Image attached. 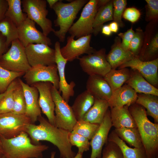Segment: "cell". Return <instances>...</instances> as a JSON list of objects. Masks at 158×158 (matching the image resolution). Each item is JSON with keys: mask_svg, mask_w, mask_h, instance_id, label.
Returning <instances> with one entry per match:
<instances>
[{"mask_svg": "<svg viewBox=\"0 0 158 158\" xmlns=\"http://www.w3.org/2000/svg\"><path fill=\"white\" fill-rule=\"evenodd\" d=\"M24 74L23 73L15 72L8 70L0 66V93L5 92L13 81Z\"/></svg>", "mask_w": 158, "mask_h": 158, "instance_id": "74e56055", "label": "cell"}, {"mask_svg": "<svg viewBox=\"0 0 158 158\" xmlns=\"http://www.w3.org/2000/svg\"><path fill=\"white\" fill-rule=\"evenodd\" d=\"M102 33L106 36H110L111 33L109 25H104L102 27L101 30Z\"/></svg>", "mask_w": 158, "mask_h": 158, "instance_id": "c3c4849f", "label": "cell"}, {"mask_svg": "<svg viewBox=\"0 0 158 158\" xmlns=\"http://www.w3.org/2000/svg\"><path fill=\"white\" fill-rule=\"evenodd\" d=\"M2 158H5L3 156V157Z\"/></svg>", "mask_w": 158, "mask_h": 158, "instance_id": "9f6ffc18", "label": "cell"}, {"mask_svg": "<svg viewBox=\"0 0 158 158\" xmlns=\"http://www.w3.org/2000/svg\"><path fill=\"white\" fill-rule=\"evenodd\" d=\"M109 25L111 32L116 33L118 32L119 26L116 22H112L110 23Z\"/></svg>", "mask_w": 158, "mask_h": 158, "instance_id": "681fc988", "label": "cell"}, {"mask_svg": "<svg viewBox=\"0 0 158 158\" xmlns=\"http://www.w3.org/2000/svg\"><path fill=\"white\" fill-rule=\"evenodd\" d=\"M35 23L28 17L17 26L18 38L20 42L25 47L32 44H52L50 39L36 28Z\"/></svg>", "mask_w": 158, "mask_h": 158, "instance_id": "5bb4252c", "label": "cell"}, {"mask_svg": "<svg viewBox=\"0 0 158 158\" xmlns=\"http://www.w3.org/2000/svg\"><path fill=\"white\" fill-rule=\"evenodd\" d=\"M128 106L114 107L110 110L112 126L115 128H137L135 121L128 110Z\"/></svg>", "mask_w": 158, "mask_h": 158, "instance_id": "cb8c5ba5", "label": "cell"}, {"mask_svg": "<svg viewBox=\"0 0 158 158\" xmlns=\"http://www.w3.org/2000/svg\"><path fill=\"white\" fill-rule=\"evenodd\" d=\"M47 4L45 0H22L23 12L28 18L40 26L43 33L47 36L55 30L52 28V21L47 17L48 13Z\"/></svg>", "mask_w": 158, "mask_h": 158, "instance_id": "8992f818", "label": "cell"}, {"mask_svg": "<svg viewBox=\"0 0 158 158\" xmlns=\"http://www.w3.org/2000/svg\"><path fill=\"white\" fill-rule=\"evenodd\" d=\"M128 110L135 121L148 158L157 157L158 123L150 121L145 108L136 103L130 106Z\"/></svg>", "mask_w": 158, "mask_h": 158, "instance_id": "7a4b0ae2", "label": "cell"}, {"mask_svg": "<svg viewBox=\"0 0 158 158\" xmlns=\"http://www.w3.org/2000/svg\"><path fill=\"white\" fill-rule=\"evenodd\" d=\"M113 20L119 27L122 28L124 24L122 20V16L127 5L126 0H113Z\"/></svg>", "mask_w": 158, "mask_h": 158, "instance_id": "60d3db41", "label": "cell"}, {"mask_svg": "<svg viewBox=\"0 0 158 158\" xmlns=\"http://www.w3.org/2000/svg\"><path fill=\"white\" fill-rule=\"evenodd\" d=\"M98 0H90L85 5L80 18L68 31L71 35L78 39L92 34L93 25L98 8Z\"/></svg>", "mask_w": 158, "mask_h": 158, "instance_id": "9c48e42d", "label": "cell"}, {"mask_svg": "<svg viewBox=\"0 0 158 158\" xmlns=\"http://www.w3.org/2000/svg\"><path fill=\"white\" fill-rule=\"evenodd\" d=\"M92 35L80 37L76 40L73 36L67 38L66 45L60 48L61 53L67 61H72L82 54H89L96 50L90 44Z\"/></svg>", "mask_w": 158, "mask_h": 158, "instance_id": "7c38bea8", "label": "cell"}, {"mask_svg": "<svg viewBox=\"0 0 158 158\" xmlns=\"http://www.w3.org/2000/svg\"><path fill=\"white\" fill-rule=\"evenodd\" d=\"M147 4L145 6V20L147 21L158 20V0H145Z\"/></svg>", "mask_w": 158, "mask_h": 158, "instance_id": "7bdbcfd3", "label": "cell"}, {"mask_svg": "<svg viewBox=\"0 0 158 158\" xmlns=\"http://www.w3.org/2000/svg\"><path fill=\"white\" fill-rule=\"evenodd\" d=\"M8 7L6 0H0V21L5 17Z\"/></svg>", "mask_w": 158, "mask_h": 158, "instance_id": "7dc6e473", "label": "cell"}, {"mask_svg": "<svg viewBox=\"0 0 158 158\" xmlns=\"http://www.w3.org/2000/svg\"><path fill=\"white\" fill-rule=\"evenodd\" d=\"M26 56L31 67L56 64L55 50L44 44H32L25 47Z\"/></svg>", "mask_w": 158, "mask_h": 158, "instance_id": "4fadbf2b", "label": "cell"}, {"mask_svg": "<svg viewBox=\"0 0 158 158\" xmlns=\"http://www.w3.org/2000/svg\"><path fill=\"white\" fill-rule=\"evenodd\" d=\"M134 33L135 31L131 27L126 31L123 33L120 32L118 34V37L122 39L121 46L124 49L129 50L130 44Z\"/></svg>", "mask_w": 158, "mask_h": 158, "instance_id": "ee69618b", "label": "cell"}, {"mask_svg": "<svg viewBox=\"0 0 158 158\" xmlns=\"http://www.w3.org/2000/svg\"><path fill=\"white\" fill-rule=\"evenodd\" d=\"M6 90L4 93H0V99L6 94Z\"/></svg>", "mask_w": 158, "mask_h": 158, "instance_id": "11a10c76", "label": "cell"}, {"mask_svg": "<svg viewBox=\"0 0 158 158\" xmlns=\"http://www.w3.org/2000/svg\"><path fill=\"white\" fill-rule=\"evenodd\" d=\"M87 0H75L69 3L59 0L53 7L57 17L54 21L59 30L53 32L60 42L65 41L66 35L73 25L78 12L88 1Z\"/></svg>", "mask_w": 158, "mask_h": 158, "instance_id": "277c9868", "label": "cell"}, {"mask_svg": "<svg viewBox=\"0 0 158 158\" xmlns=\"http://www.w3.org/2000/svg\"><path fill=\"white\" fill-rule=\"evenodd\" d=\"M68 139L71 145L75 146L78 149V152L83 154L89 150L90 146L89 140L87 138L77 133L70 132Z\"/></svg>", "mask_w": 158, "mask_h": 158, "instance_id": "f35d334b", "label": "cell"}, {"mask_svg": "<svg viewBox=\"0 0 158 158\" xmlns=\"http://www.w3.org/2000/svg\"><path fill=\"white\" fill-rule=\"evenodd\" d=\"M1 139L5 158H42L43 152L49 148L45 145L33 143L25 132L11 138L1 137Z\"/></svg>", "mask_w": 158, "mask_h": 158, "instance_id": "3957f363", "label": "cell"}, {"mask_svg": "<svg viewBox=\"0 0 158 158\" xmlns=\"http://www.w3.org/2000/svg\"><path fill=\"white\" fill-rule=\"evenodd\" d=\"M51 92L55 104V126L71 132L77 121L71 107L63 99L58 90L53 85Z\"/></svg>", "mask_w": 158, "mask_h": 158, "instance_id": "52a82bcc", "label": "cell"}, {"mask_svg": "<svg viewBox=\"0 0 158 158\" xmlns=\"http://www.w3.org/2000/svg\"><path fill=\"white\" fill-rule=\"evenodd\" d=\"M144 32L140 28H137L130 42L129 51L138 57L142 46Z\"/></svg>", "mask_w": 158, "mask_h": 158, "instance_id": "ab89813d", "label": "cell"}, {"mask_svg": "<svg viewBox=\"0 0 158 158\" xmlns=\"http://www.w3.org/2000/svg\"><path fill=\"white\" fill-rule=\"evenodd\" d=\"M0 32L6 37L8 47L13 41L18 39L17 26L5 16L0 21Z\"/></svg>", "mask_w": 158, "mask_h": 158, "instance_id": "836d02e7", "label": "cell"}, {"mask_svg": "<svg viewBox=\"0 0 158 158\" xmlns=\"http://www.w3.org/2000/svg\"><path fill=\"white\" fill-rule=\"evenodd\" d=\"M128 67L138 71L148 82L158 88V58L150 61H142L135 57L120 66L118 69Z\"/></svg>", "mask_w": 158, "mask_h": 158, "instance_id": "2e32d148", "label": "cell"}, {"mask_svg": "<svg viewBox=\"0 0 158 158\" xmlns=\"http://www.w3.org/2000/svg\"><path fill=\"white\" fill-rule=\"evenodd\" d=\"M37 120L39 125L31 123L25 130L33 143L39 144L40 141L50 142L57 147L61 158H73L75 155L69 140L70 132L53 125L42 115Z\"/></svg>", "mask_w": 158, "mask_h": 158, "instance_id": "6da1fadb", "label": "cell"}, {"mask_svg": "<svg viewBox=\"0 0 158 158\" xmlns=\"http://www.w3.org/2000/svg\"><path fill=\"white\" fill-rule=\"evenodd\" d=\"M102 156L101 158H123L119 147L113 142L108 141L105 144L102 150Z\"/></svg>", "mask_w": 158, "mask_h": 158, "instance_id": "b9f144b4", "label": "cell"}, {"mask_svg": "<svg viewBox=\"0 0 158 158\" xmlns=\"http://www.w3.org/2000/svg\"><path fill=\"white\" fill-rule=\"evenodd\" d=\"M32 123L25 114L20 115L12 112L0 114V136L10 139L25 132L28 125Z\"/></svg>", "mask_w": 158, "mask_h": 158, "instance_id": "ba28073f", "label": "cell"}, {"mask_svg": "<svg viewBox=\"0 0 158 158\" xmlns=\"http://www.w3.org/2000/svg\"><path fill=\"white\" fill-rule=\"evenodd\" d=\"M98 7L93 25L92 34L95 36L101 31L104 23L113 20V0H108L106 4Z\"/></svg>", "mask_w": 158, "mask_h": 158, "instance_id": "83f0119b", "label": "cell"}, {"mask_svg": "<svg viewBox=\"0 0 158 158\" xmlns=\"http://www.w3.org/2000/svg\"><path fill=\"white\" fill-rule=\"evenodd\" d=\"M59 0H47V2L50 8H52L59 1Z\"/></svg>", "mask_w": 158, "mask_h": 158, "instance_id": "f907efd6", "label": "cell"}, {"mask_svg": "<svg viewBox=\"0 0 158 158\" xmlns=\"http://www.w3.org/2000/svg\"><path fill=\"white\" fill-rule=\"evenodd\" d=\"M8 5L5 16L9 18L18 26L27 18L21 8V0H6Z\"/></svg>", "mask_w": 158, "mask_h": 158, "instance_id": "d6a6232c", "label": "cell"}, {"mask_svg": "<svg viewBox=\"0 0 158 158\" xmlns=\"http://www.w3.org/2000/svg\"><path fill=\"white\" fill-rule=\"evenodd\" d=\"M147 109L146 114L152 117L155 123H158V96L142 93L138 94L135 102Z\"/></svg>", "mask_w": 158, "mask_h": 158, "instance_id": "4dcf8cb0", "label": "cell"}, {"mask_svg": "<svg viewBox=\"0 0 158 158\" xmlns=\"http://www.w3.org/2000/svg\"><path fill=\"white\" fill-rule=\"evenodd\" d=\"M100 124L92 123L82 119L77 121L71 132L77 133L91 140Z\"/></svg>", "mask_w": 158, "mask_h": 158, "instance_id": "e575fe53", "label": "cell"}, {"mask_svg": "<svg viewBox=\"0 0 158 158\" xmlns=\"http://www.w3.org/2000/svg\"><path fill=\"white\" fill-rule=\"evenodd\" d=\"M157 20L150 21L147 27V29L144 32L142 46L138 57L142 61H150L158 58Z\"/></svg>", "mask_w": 158, "mask_h": 158, "instance_id": "9a60e30c", "label": "cell"}, {"mask_svg": "<svg viewBox=\"0 0 158 158\" xmlns=\"http://www.w3.org/2000/svg\"><path fill=\"white\" fill-rule=\"evenodd\" d=\"M3 157V153L2 145V142L1 139V137L0 136V158H2Z\"/></svg>", "mask_w": 158, "mask_h": 158, "instance_id": "816d5d0a", "label": "cell"}, {"mask_svg": "<svg viewBox=\"0 0 158 158\" xmlns=\"http://www.w3.org/2000/svg\"><path fill=\"white\" fill-rule=\"evenodd\" d=\"M131 70L127 68L117 70L111 69L103 77L112 92L121 87L129 79Z\"/></svg>", "mask_w": 158, "mask_h": 158, "instance_id": "f546056e", "label": "cell"}, {"mask_svg": "<svg viewBox=\"0 0 158 158\" xmlns=\"http://www.w3.org/2000/svg\"><path fill=\"white\" fill-rule=\"evenodd\" d=\"M155 158H158V157H156Z\"/></svg>", "mask_w": 158, "mask_h": 158, "instance_id": "6f0895ef", "label": "cell"}, {"mask_svg": "<svg viewBox=\"0 0 158 158\" xmlns=\"http://www.w3.org/2000/svg\"><path fill=\"white\" fill-rule=\"evenodd\" d=\"M138 94L130 86L126 84L112 92L108 101L110 108L114 107L129 106L135 103Z\"/></svg>", "mask_w": 158, "mask_h": 158, "instance_id": "603a6c76", "label": "cell"}, {"mask_svg": "<svg viewBox=\"0 0 158 158\" xmlns=\"http://www.w3.org/2000/svg\"><path fill=\"white\" fill-rule=\"evenodd\" d=\"M26 84L31 86L39 82H49L57 89L59 88V77L56 64L31 67L23 76Z\"/></svg>", "mask_w": 158, "mask_h": 158, "instance_id": "8fae6325", "label": "cell"}, {"mask_svg": "<svg viewBox=\"0 0 158 158\" xmlns=\"http://www.w3.org/2000/svg\"><path fill=\"white\" fill-rule=\"evenodd\" d=\"M13 106L12 112L18 114H25L26 112L25 99L23 89L19 81L13 91Z\"/></svg>", "mask_w": 158, "mask_h": 158, "instance_id": "8d00e7d4", "label": "cell"}, {"mask_svg": "<svg viewBox=\"0 0 158 158\" xmlns=\"http://www.w3.org/2000/svg\"><path fill=\"white\" fill-rule=\"evenodd\" d=\"M109 107L108 101L95 99L93 104L84 115L82 119L92 123L100 124Z\"/></svg>", "mask_w": 158, "mask_h": 158, "instance_id": "4316f807", "label": "cell"}, {"mask_svg": "<svg viewBox=\"0 0 158 158\" xmlns=\"http://www.w3.org/2000/svg\"><path fill=\"white\" fill-rule=\"evenodd\" d=\"M23 89L26 104L25 114L30 119L32 123L38 120L41 116V111L38 103L39 92L33 86H30L18 79Z\"/></svg>", "mask_w": 158, "mask_h": 158, "instance_id": "ffe728a7", "label": "cell"}, {"mask_svg": "<svg viewBox=\"0 0 158 158\" xmlns=\"http://www.w3.org/2000/svg\"><path fill=\"white\" fill-rule=\"evenodd\" d=\"M121 43V39L116 37L110 51L106 54V60L111 69H116L122 64L137 57L130 51L123 49Z\"/></svg>", "mask_w": 158, "mask_h": 158, "instance_id": "7402d4cb", "label": "cell"}, {"mask_svg": "<svg viewBox=\"0 0 158 158\" xmlns=\"http://www.w3.org/2000/svg\"><path fill=\"white\" fill-rule=\"evenodd\" d=\"M55 50V61L57 66L59 77V91L62 93L61 96L67 103L69 102L70 97L73 96L75 92L74 88L75 85V83L71 81L68 84L66 80L65 70L67 60L62 56L60 51V45L59 41L56 42L54 45Z\"/></svg>", "mask_w": 158, "mask_h": 158, "instance_id": "e0dca14e", "label": "cell"}, {"mask_svg": "<svg viewBox=\"0 0 158 158\" xmlns=\"http://www.w3.org/2000/svg\"><path fill=\"white\" fill-rule=\"evenodd\" d=\"M107 141L116 144L120 148L123 158H148L143 147L132 148L128 147L114 131L108 137Z\"/></svg>", "mask_w": 158, "mask_h": 158, "instance_id": "f1b7e54d", "label": "cell"}, {"mask_svg": "<svg viewBox=\"0 0 158 158\" xmlns=\"http://www.w3.org/2000/svg\"><path fill=\"white\" fill-rule=\"evenodd\" d=\"M8 48L6 37L0 32V58Z\"/></svg>", "mask_w": 158, "mask_h": 158, "instance_id": "bcb514c9", "label": "cell"}, {"mask_svg": "<svg viewBox=\"0 0 158 158\" xmlns=\"http://www.w3.org/2000/svg\"><path fill=\"white\" fill-rule=\"evenodd\" d=\"M106 49L102 48L92 54L78 58L83 71L89 75L104 77L111 69L106 60Z\"/></svg>", "mask_w": 158, "mask_h": 158, "instance_id": "30bf717a", "label": "cell"}, {"mask_svg": "<svg viewBox=\"0 0 158 158\" xmlns=\"http://www.w3.org/2000/svg\"><path fill=\"white\" fill-rule=\"evenodd\" d=\"M126 83L137 93L158 96V89L150 84L137 70H131L130 77Z\"/></svg>", "mask_w": 158, "mask_h": 158, "instance_id": "d4e9b609", "label": "cell"}, {"mask_svg": "<svg viewBox=\"0 0 158 158\" xmlns=\"http://www.w3.org/2000/svg\"><path fill=\"white\" fill-rule=\"evenodd\" d=\"M86 90L95 99L108 101L112 90L104 77L98 75H89L86 83Z\"/></svg>", "mask_w": 158, "mask_h": 158, "instance_id": "44dd1931", "label": "cell"}, {"mask_svg": "<svg viewBox=\"0 0 158 158\" xmlns=\"http://www.w3.org/2000/svg\"><path fill=\"white\" fill-rule=\"evenodd\" d=\"M32 85L36 87L38 91V103L41 111L46 116L48 121L55 126V104L51 92L52 84L48 82H39Z\"/></svg>", "mask_w": 158, "mask_h": 158, "instance_id": "ac0fdd59", "label": "cell"}, {"mask_svg": "<svg viewBox=\"0 0 158 158\" xmlns=\"http://www.w3.org/2000/svg\"><path fill=\"white\" fill-rule=\"evenodd\" d=\"M114 131L121 139L130 146L138 148L143 147L137 128L123 127L115 128Z\"/></svg>", "mask_w": 158, "mask_h": 158, "instance_id": "1f68e13d", "label": "cell"}, {"mask_svg": "<svg viewBox=\"0 0 158 158\" xmlns=\"http://www.w3.org/2000/svg\"><path fill=\"white\" fill-rule=\"evenodd\" d=\"M18 83L15 80L9 85L6 94L0 99V114L12 111L13 106V91Z\"/></svg>", "mask_w": 158, "mask_h": 158, "instance_id": "d590c367", "label": "cell"}, {"mask_svg": "<svg viewBox=\"0 0 158 158\" xmlns=\"http://www.w3.org/2000/svg\"><path fill=\"white\" fill-rule=\"evenodd\" d=\"M140 16L141 13L139 10L134 7H129L125 9L122 15L124 18L132 23L137 21Z\"/></svg>", "mask_w": 158, "mask_h": 158, "instance_id": "f6af8a7d", "label": "cell"}, {"mask_svg": "<svg viewBox=\"0 0 158 158\" xmlns=\"http://www.w3.org/2000/svg\"><path fill=\"white\" fill-rule=\"evenodd\" d=\"M112 126L110 111L108 109L103 121L90 142L92 148L90 158H101L103 146L108 141L109 133Z\"/></svg>", "mask_w": 158, "mask_h": 158, "instance_id": "d6986e66", "label": "cell"}, {"mask_svg": "<svg viewBox=\"0 0 158 158\" xmlns=\"http://www.w3.org/2000/svg\"><path fill=\"white\" fill-rule=\"evenodd\" d=\"M83 154L80 153L78 152L75 155L73 158H83Z\"/></svg>", "mask_w": 158, "mask_h": 158, "instance_id": "f5cc1de1", "label": "cell"}, {"mask_svg": "<svg viewBox=\"0 0 158 158\" xmlns=\"http://www.w3.org/2000/svg\"><path fill=\"white\" fill-rule=\"evenodd\" d=\"M56 154V152L55 151L52 152L51 153L50 158H54Z\"/></svg>", "mask_w": 158, "mask_h": 158, "instance_id": "db71d44e", "label": "cell"}, {"mask_svg": "<svg viewBox=\"0 0 158 158\" xmlns=\"http://www.w3.org/2000/svg\"><path fill=\"white\" fill-rule=\"evenodd\" d=\"M0 66L9 71L24 73L31 68L25 47L18 39L11 42L10 48L0 58Z\"/></svg>", "mask_w": 158, "mask_h": 158, "instance_id": "5b68a950", "label": "cell"}, {"mask_svg": "<svg viewBox=\"0 0 158 158\" xmlns=\"http://www.w3.org/2000/svg\"><path fill=\"white\" fill-rule=\"evenodd\" d=\"M95 100L94 97L86 90L76 97L71 107L77 121L82 119L93 104Z\"/></svg>", "mask_w": 158, "mask_h": 158, "instance_id": "484cf974", "label": "cell"}]
</instances>
